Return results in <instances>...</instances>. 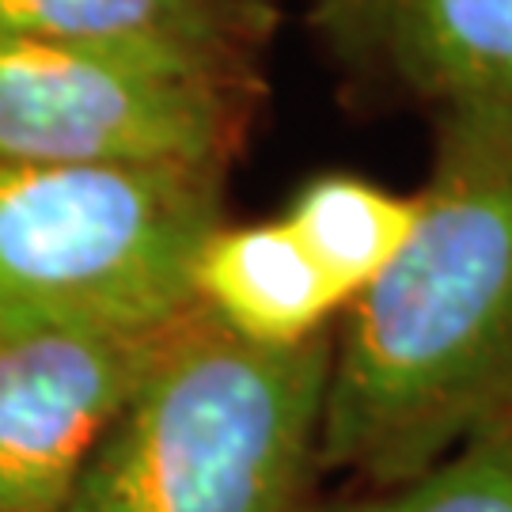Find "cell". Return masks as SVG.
I'll list each match as a JSON object with an SVG mask.
<instances>
[{
    "mask_svg": "<svg viewBox=\"0 0 512 512\" xmlns=\"http://www.w3.org/2000/svg\"><path fill=\"white\" fill-rule=\"evenodd\" d=\"M403 255L346 304L319 467L395 486L512 429V99L444 107Z\"/></svg>",
    "mask_w": 512,
    "mask_h": 512,
    "instance_id": "obj_1",
    "label": "cell"
},
{
    "mask_svg": "<svg viewBox=\"0 0 512 512\" xmlns=\"http://www.w3.org/2000/svg\"><path fill=\"white\" fill-rule=\"evenodd\" d=\"M334 334L243 342L194 308L160 338L65 512H300Z\"/></svg>",
    "mask_w": 512,
    "mask_h": 512,
    "instance_id": "obj_2",
    "label": "cell"
},
{
    "mask_svg": "<svg viewBox=\"0 0 512 512\" xmlns=\"http://www.w3.org/2000/svg\"><path fill=\"white\" fill-rule=\"evenodd\" d=\"M224 224L213 164H0V334H164Z\"/></svg>",
    "mask_w": 512,
    "mask_h": 512,
    "instance_id": "obj_3",
    "label": "cell"
},
{
    "mask_svg": "<svg viewBox=\"0 0 512 512\" xmlns=\"http://www.w3.org/2000/svg\"><path fill=\"white\" fill-rule=\"evenodd\" d=\"M255 76L0 38V164H213L236 156Z\"/></svg>",
    "mask_w": 512,
    "mask_h": 512,
    "instance_id": "obj_4",
    "label": "cell"
},
{
    "mask_svg": "<svg viewBox=\"0 0 512 512\" xmlns=\"http://www.w3.org/2000/svg\"><path fill=\"white\" fill-rule=\"evenodd\" d=\"M164 334H0V512L69 509Z\"/></svg>",
    "mask_w": 512,
    "mask_h": 512,
    "instance_id": "obj_5",
    "label": "cell"
},
{
    "mask_svg": "<svg viewBox=\"0 0 512 512\" xmlns=\"http://www.w3.org/2000/svg\"><path fill=\"white\" fill-rule=\"evenodd\" d=\"M311 27L353 80L395 99H512V0H315Z\"/></svg>",
    "mask_w": 512,
    "mask_h": 512,
    "instance_id": "obj_6",
    "label": "cell"
},
{
    "mask_svg": "<svg viewBox=\"0 0 512 512\" xmlns=\"http://www.w3.org/2000/svg\"><path fill=\"white\" fill-rule=\"evenodd\" d=\"M270 0H0V38L164 57L255 76Z\"/></svg>",
    "mask_w": 512,
    "mask_h": 512,
    "instance_id": "obj_7",
    "label": "cell"
},
{
    "mask_svg": "<svg viewBox=\"0 0 512 512\" xmlns=\"http://www.w3.org/2000/svg\"><path fill=\"white\" fill-rule=\"evenodd\" d=\"M194 300L255 346H304L346 311L285 220L220 224L194 262Z\"/></svg>",
    "mask_w": 512,
    "mask_h": 512,
    "instance_id": "obj_8",
    "label": "cell"
},
{
    "mask_svg": "<svg viewBox=\"0 0 512 512\" xmlns=\"http://www.w3.org/2000/svg\"><path fill=\"white\" fill-rule=\"evenodd\" d=\"M418 213V194H399L338 171L300 186L281 220L349 304L403 255L418 228Z\"/></svg>",
    "mask_w": 512,
    "mask_h": 512,
    "instance_id": "obj_9",
    "label": "cell"
},
{
    "mask_svg": "<svg viewBox=\"0 0 512 512\" xmlns=\"http://www.w3.org/2000/svg\"><path fill=\"white\" fill-rule=\"evenodd\" d=\"M300 512H512V433L463 444L437 467Z\"/></svg>",
    "mask_w": 512,
    "mask_h": 512,
    "instance_id": "obj_10",
    "label": "cell"
},
{
    "mask_svg": "<svg viewBox=\"0 0 512 512\" xmlns=\"http://www.w3.org/2000/svg\"><path fill=\"white\" fill-rule=\"evenodd\" d=\"M509 433H512V429H509Z\"/></svg>",
    "mask_w": 512,
    "mask_h": 512,
    "instance_id": "obj_11",
    "label": "cell"
}]
</instances>
